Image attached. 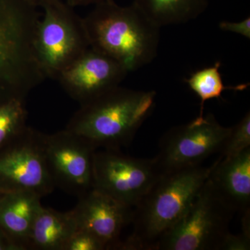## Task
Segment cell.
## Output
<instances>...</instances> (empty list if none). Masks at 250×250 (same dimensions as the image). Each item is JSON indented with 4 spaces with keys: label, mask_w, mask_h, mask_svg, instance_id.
Here are the masks:
<instances>
[{
    "label": "cell",
    "mask_w": 250,
    "mask_h": 250,
    "mask_svg": "<svg viewBox=\"0 0 250 250\" xmlns=\"http://www.w3.org/2000/svg\"><path fill=\"white\" fill-rule=\"evenodd\" d=\"M94 6L83 18L90 47L114 59L128 72L156 58L161 28L136 5L122 6L108 0Z\"/></svg>",
    "instance_id": "cell-1"
},
{
    "label": "cell",
    "mask_w": 250,
    "mask_h": 250,
    "mask_svg": "<svg viewBox=\"0 0 250 250\" xmlns=\"http://www.w3.org/2000/svg\"><path fill=\"white\" fill-rule=\"evenodd\" d=\"M155 91L118 86L80 105L65 129L95 148L118 150L127 146L154 111Z\"/></svg>",
    "instance_id": "cell-2"
},
{
    "label": "cell",
    "mask_w": 250,
    "mask_h": 250,
    "mask_svg": "<svg viewBox=\"0 0 250 250\" xmlns=\"http://www.w3.org/2000/svg\"><path fill=\"white\" fill-rule=\"evenodd\" d=\"M212 166L164 173L133 210L134 231L118 250H154L156 243L183 216L209 177Z\"/></svg>",
    "instance_id": "cell-3"
},
{
    "label": "cell",
    "mask_w": 250,
    "mask_h": 250,
    "mask_svg": "<svg viewBox=\"0 0 250 250\" xmlns=\"http://www.w3.org/2000/svg\"><path fill=\"white\" fill-rule=\"evenodd\" d=\"M39 20L24 0H0V102L25 99L46 79L34 47Z\"/></svg>",
    "instance_id": "cell-4"
},
{
    "label": "cell",
    "mask_w": 250,
    "mask_h": 250,
    "mask_svg": "<svg viewBox=\"0 0 250 250\" xmlns=\"http://www.w3.org/2000/svg\"><path fill=\"white\" fill-rule=\"evenodd\" d=\"M34 32V50L46 78L59 74L90 48L83 18L62 0H49Z\"/></svg>",
    "instance_id": "cell-5"
},
{
    "label": "cell",
    "mask_w": 250,
    "mask_h": 250,
    "mask_svg": "<svg viewBox=\"0 0 250 250\" xmlns=\"http://www.w3.org/2000/svg\"><path fill=\"white\" fill-rule=\"evenodd\" d=\"M234 211L208 177L191 205L154 250H219Z\"/></svg>",
    "instance_id": "cell-6"
},
{
    "label": "cell",
    "mask_w": 250,
    "mask_h": 250,
    "mask_svg": "<svg viewBox=\"0 0 250 250\" xmlns=\"http://www.w3.org/2000/svg\"><path fill=\"white\" fill-rule=\"evenodd\" d=\"M163 174L155 159H138L113 149L94 152L93 188L132 208Z\"/></svg>",
    "instance_id": "cell-7"
},
{
    "label": "cell",
    "mask_w": 250,
    "mask_h": 250,
    "mask_svg": "<svg viewBox=\"0 0 250 250\" xmlns=\"http://www.w3.org/2000/svg\"><path fill=\"white\" fill-rule=\"evenodd\" d=\"M54 188L46 164L43 133L27 126L0 149V191H27L43 197Z\"/></svg>",
    "instance_id": "cell-8"
},
{
    "label": "cell",
    "mask_w": 250,
    "mask_h": 250,
    "mask_svg": "<svg viewBox=\"0 0 250 250\" xmlns=\"http://www.w3.org/2000/svg\"><path fill=\"white\" fill-rule=\"evenodd\" d=\"M231 129L220 125L213 115L197 116L167 131L154 159L163 173L201 165L223 149Z\"/></svg>",
    "instance_id": "cell-9"
},
{
    "label": "cell",
    "mask_w": 250,
    "mask_h": 250,
    "mask_svg": "<svg viewBox=\"0 0 250 250\" xmlns=\"http://www.w3.org/2000/svg\"><path fill=\"white\" fill-rule=\"evenodd\" d=\"M44 152L54 187L80 197L93 188V159L96 148L66 129L43 134Z\"/></svg>",
    "instance_id": "cell-10"
},
{
    "label": "cell",
    "mask_w": 250,
    "mask_h": 250,
    "mask_svg": "<svg viewBox=\"0 0 250 250\" xmlns=\"http://www.w3.org/2000/svg\"><path fill=\"white\" fill-rule=\"evenodd\" d=\"M128 73L116 60L90 47L56 80L82 105L120 85Z\"/></svg>",
    "instance_id": "cell-11"
},
{
    "label": "cell",
    "mask_w": 250,
    "mask_h": 250,
    "mask_svg": "<svg viewBox=\"0 0 250 250\" xmlns=\"http://www.w3.org/2000/svg\"><path fill=\"white\" fill-rule=\"evenodd\" d=\"M133 210L96 189L79 197L72 210L78 229L98 237L106 250L116 249L122 230L132 222Z\"/></svg>",
    "instance_id": "cell-12"
},
{
    "label": "cell",
    "mask_w": 250,
    "mask_h": 250,
    "mask_svg": "<svg viewBox=\"0 0 250 250\" xmlns=\"http://www.w3.org/2000/svg\"><path fill=\"white\" fill-rule=\"evenodd\" d=\"M209 179L233 211L249 209L250 148L229 158H220L212 165Z\"/></svg>",
    "instance_id": "cell-13"
},
{
    "label": "cell",
    "mask_w": 250,
    "mask_h": 250,
    "mask_svg": "<svg viewBox=\"0 0 250 250\" xmlns=\"http://www.w3.org/2000/svg\"><path fill=\"white\" fill-rule=\"evenodd\" d=\"M41 198L33 192H6L0 197V229L17 247L29 250L33 225L42 208Z\"/></svg>",
    "instance_id": "cell-14"
},
{
    "label": "cell",
    "mask_w": 250,
    "mask_h": 250,
    "mask_svg": "<svg viewBox=\"0 0 250 250\" xmlns=\"http://www.w3.org/2000/svg\"><path fill=\"white\" fill-rule=\"evenodd\" d=\"M77 229L76 219L72 210L59 212L42 207L33 225L29 250H63Z\"/></svg>",
    "instance_id": "cell-15"
},
{
    "label": "cell",
    "mask_w": 250,
    "mask_h": 250,
    "mask_svg": "<svg viewBox=\"0 0 250 250\" xmlns=\"http://www.w3.org/2000/svg\"><path fill=\"white\" fill-rule=\"evenodd\" d=\"M133 4L161 28L196 19L208 7V0H134Z\"/></svg>",
    "instance_id": "cell-16"
},
{
    "label": "cell",
    "mask_w": 250,
    "mask_h": 250,
    "mask_svg": "<svg viewBox=\"0 0 250 250\" xmlns=\"http://www.w3.org/2000/svg\"><path fill=\"white\" fill-rule=\"evenodd\" d=\"M221 62H215L213 66L205 67L190 75L185 80L186 83L200 99V111L198 116H204L205 104L212 99L221 98L222 94L227 90H243L248 88V84L237 85L236 86H227L223 83L220 74Z\"/></svg>",
    "instance_id": "cell-17"
},
{
    "label": "cell",
    "mask_w": 250,
    "mask_h": 250,
    "mask_svg": "<svg viewBox=\"0 0 250 250\" xmlns=\"http://www.w3.org/2000/svg\"><path fill=\"white\" fill-rule=\"evenodd\" d=\"M25 100L14 98L0 103V149L27 128Z\"/></svg>",
    "instance_id": "cell-18"
},
{
    "label": "cell",
    "mask_w": 250,
    "mask_h": 250,
    "mask_svg": "<svg viewBox=\"0 0 250 250\" xmlns=\"http://www.w3.org/2000/svg\"><path fill=\"white\" fill-rule=\"evenodd\" d=\"M250 148V113L243 116L241 121L231 127L228 139L221 149L220 158H229Z\"/></svg>",
    "instance_id": "cell-19"
},
{
    "label": "cell",
    "mask_w": 250,
    "mask_h": 250,
    "mask_svg": "<svg viewBox=\"0 0 250 250\" xmlns=\"http://www.w3.org/2000/svg\"><path fill=\"white\" fill-rule=\"evenodd\" d=\"M106 246L98 237L86 230L78 229L67 241L63 250H104Z\"/></svg>",
    "instance_id": "cell-20"
},
{
    "label": "cell",
    "mask_w": 250,
    "mask_h": 250,
    "mask_svg": "<svg viewBox=\"0 0 250 250\" xmlns=\"http://www.w3.org/2000/svg\"><path fill=\"white\" fill-rule=\"evenodd\" d=\"M250 249V236L241 233L232 234L229 232L224 238L220 250H249Z\"/></svg>",
    "instance_id": "cell-21"
},
{
    "label": "cell",
    "mask_w": 250,
    "mask_h": 250,
    "mask_svg": "<svg viewBox=\"0 0 250 250\" xmlns=\"http://www.w3.org/2000/svg\"><path fill=\"white\" fill-rule=\"evenodd\" d=\"M219 27L222 31L234 33V34H239L246 39H250V16L241 22L223 21L219 24Z\"/></svg>",
    "instance_id": "cell-22"
},
{
    "label": "cell",
    "mask_w": 250,
    "mask_h": 250,
    "mask_svg": "<svg viewBox=\"0 0 250 250\" xmlns=\"http://www.w3.org/2000/svg\"><path fill=\"white\" fill-rule=\"evenodd\" d=\"M0 250H18L4 231L0 229Z\"/></svg>",
    "instance_id": "cell-23"
},
{
    "label": "cell",
    "mask_w": 250,
    "mask_h": 250,
    "mask_svg": "<svg viewBox=\"0 0 250 250\" xmlns=\"http://www.w3.org/2000/svg\"><path fill=\"white\" fill-rule=\"evenodd\" d=\"M108 0H65V2L72 7L77 6H88V5H95Z\"/></svg>",
    "instance_id": "cell-24"
},
{
    "label": "cell",
    "mask_w": 250,
    "mask_h": 250,
    "mask_svg": "<svg viewBox=\"0 0 250 250\" xmlns=\"http://www.w3.org/2000/svg\"><path fill=\"white\" fill-rule=\"evenodd\" d=\"M28 4L31 6H34V8L37 9L38 7H42L45 3H47L49 0H24Z\"/></svg>",
    "instance_id": "cell-25"
},
{
    "label": "cell",
    "mask_w": 250,
    "mask_h": 250,
    "mask_svg": "<svg viewBox=\"0 0 250 250\" xmlns=\"http://www.w3.org/2000/svg\"><path fill=\"white\" fill-rule=\"evenodd\" d=\"M4 192L0 191V197L2 196V195H4Z\"/></svg>",
    "instance_id": "cell-26"
}]
</instances>
